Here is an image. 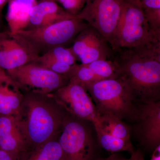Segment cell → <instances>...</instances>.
I'll return each mask as SVG.
<instances>
[{
    "instance_id": "obj_25",
    "label": "cell",
    "mask_w": 160,
    "mask_h": 160,
    "mask_svg": "<svg viewBox=\"0 0 160 160\" xmlns=\"http://www.w3.org/2000/svg\"><path fill=\"white\" fill-rule=\"evenodd\" d=\"M22 156L0 149V160H21Z\"/></svg>"
},
{
    "instance_id": "obj_3",
    "label": "cell",
    "mask_w": 160,
    "mask_h": 160,
    "mask_svg": "<svg viewBox=\"0 0 160 160\" xmlns=\"http://www.w3.org/2000/svg\"><path fill=\"white\" fill-rule=\"evenodd\" d=\"M99 114L113 115L120 119L138 118L140 109L122 78L97 81L85 86Z\"/></svg>"
},
{
    "instance_id": "obj_15",
    "label": "cell",
    "mask_w": 160,
    "mask_h": 160,
    "mask_svg": "<svg viewBox=\"0 0 160 160\" xmlns=\"http://www.w3.org/2000/svg\"><path fill=\"white\" fill-rule=\"evenodd\" d=\"M74 18L76 16L69 14L56 2L41 1L31 9L29 25L31 28L42 27Z\"/></svg>"
},
{
    "instance_id": "obj_5",
    "label": "cell",
    "mask_w": 160,
    "mask_h": 160,
    "mask_svg": "<svg viewBox=\"0 0 160 160\" xmlns=\"http://www.w3.org/2000/svg\"><path fill=\"white\" fill-rule=\"evenodd\" d=\"M89 26L83 20L74 18L49 26L28 28L16 34L26 40L40 56L53 48L70 42Z\"/></svg>"
},
{
    "instance_id": "obj_24",
    "label": "cell",
    "mask_w": 160,
    "mask_h": 160,
    "mask_svg": "<svg viewBox=\"0 0 160 160\" xmlns=\"http://www.w3.org/2000/svg\"><path fill=\"white\" fill-rule=\"evenodd\" d=\"M145 13L160 12V0H139Z\"/></svg>"
},
{
    "instance_id": "obj_12",
    "label": "cell",
    "mask_w": 160,
    "mask_h": 160,
    "mask_svg": "<svg viewBox=\"0 0 160 160\" xmlns=\"http://www.w3.org/2000/svg\"><path fill=\"white\" fill-rule=\"evenodd\" d=\"M0 149L21 155L29 151L18 116L0 115Z\"/></svg>"
},
{
    "instance_id": "obj_8",
    "label": "cell",
    "mask_w": 160,
    "mask_h": 160,
    "mask_svg": "<svg viewBox=\"0 0 160 160\" xmlns=\"http://www.w3.org/2000/svg\"><path fill=\"white\" fill-rule=\"evenodd\" d=\"M80 119L66 117L58 142L65 160H91L93 145L90 132Z\"/></svg>"
},
{
    "instance_id": "obj_13",
    "label": "cell",
    "mask_w": 160,
    "mask_h": 160,
    "mask_svg": "<svg viewBox=\"0 0 160 160\" xmlns=\"http://www.w3.org/2000/svg\"><path fill=\"white\" fill-rule=\"evenodd\" d=\"M24 97L16 83L0 67V115L18 116Z\"/></svg>"
},
{
    "instance_id": "obj_20",
    "label": "cell",
    "mask_w": 160,
    "mask_h": 160,
    "mask_svg": "<svg viewBox=\"0 0 160 160\" xmlns=\"http://www.w3.org/2000/svg\"><path fill=\"white\" fill-rule=\"evenodd\" d=\"M86 65L101 80L118 78L121 76L119 68L113 60H98Z\"/></svg>"
},
{
    "instance_id": "obj_4",
    "label": "cell",
    "mask_w": 160,
    "mask_h": 160,
    "mask_svg": "<svg viewBox=\"0 0 160 160\" xmlns=\"http://www.w3.org/2000/svg\"><path fill=\"white\" fill-rule=\"evenodd\" d=\"M160 42V35L150 29L139 0H123L112 49L139 48Z\"/></svg>"
},
{
    "instance_id": "obj_21",
    "label": "cell",
    "mask_w": 160,
    "mask_h": 160,
    "mask_svg": "<svg viewBox=\"0 0 160 160\" xmlns=\"http://www.w3.org/2000/svg\"><path fill=\"white\" fill-rule=\"evenodd\" d=\"M69 80L74 81L85 87L89 84L102 80L93 73L86 64H75L64 74Z\"/></svg>"
},
{
    "instance_id": "obj_22",
    "label": "cell",
    "mask_w": 160,
    "mask_h": 160,
    "mask_svg": "<svg viewBox=\"0 0 160 160\" xmlns=\"http://www.w3.org/2000/svg\"><path fill=\"white\" fill-rule=\"evenodd\" d=\"M44 54L59 62L68 64L70 66L75 64L77 60L71 48H65L63 46L55 47Z\"/></svg>"
},
{
    "instance_id": "obj_10",
    "label": "cell",
    "mask_w": 160,
    "mask_h": 160,
    "mask_svg": "<svg viewBox=\"0 0 160 160\" xmlns=\"http://www.w3.org/2000/svg\"><path fill=\"white\" fill-rule=\"evenodd\" d=\"M71 49L82 64L98 60H112L114 57V52L107 40L90 26L77 36Z\"/></svg>"
},
{
    "instance_id": "obj_7",
    "label": "cell",
    "mask_w": 160,
    "mask_h": 160,
    "mask_svg": "<svg viewBox=\"0 0 160 160\" xmlns=\"http://www.w3.org/2000/svg\"><path fill=\"white\" fill-rule=\"evenodd\" d=\"M123 0H86L85 6L76 15L96 29L112 49L119 21Z\"/></svg>"
},
{
    "instance_id": "obj_19",
    "label": "cell",
    "mask_w": 160,
    "mask_h": 160,
    "mask_svg": "<svg viewBox=\"0 0 160 160\" xmlns=\"http://www.w3.org/2000/svg\"><path fill=\"white\" fill-rule=\"evenodd\" d=\"M94 126L99 142L103 149L112 152L126 151L132 153L135 151L130 140L115 137L103 131L98 126Z\"/></svg>"
},
{
    "instance_id": "obj_2",
    "label": "cell",
    "mask_w": 160,
    "mask_h": 160,
    "mask_svg": "<svg viewBox=\"0 0 160 160\" xmlns=\"http://www.w3.org/2000/svg\"><path fill=\"white\" fill-rule=\"evenodd\" d=\"M63 110L52 93L25 96L18 117L29 151L58 138L66 118Z\"/></svg>"
},
{
    "instance_id": "obj_30",
    "label": "cell",
    "mask_w": 160,
    "mask_h": 160,
    "mask_svg": "<svg viewBox=\"0 0 160 160\" xmlns=\"http://www.w3.org/2000/svg\"><path fill=\"white\" fill-rule=\"evenodd\" d=\"M16 1L29 3V4H33V5H35L37 3L36 2V0H16Z\"/></svg>"
},
{
    "instance_id": "obj_31",
    "label": "cell",
    "mask_w": 160,
    "mask_h": 160,
    "mask_svg": "<svg viewBox=\"0 0 160 160\" xmlns=\"http://www.w3.org/2000/svg\"><path fill=\"white\" fill-rule=\"evenodd\" d=\"M41 1H52V2H54L57 3V0H42Z\"/></svg>"
},
{
    "instance_id": "obj_28",
    "label": "cell",
    "mask_w": 160,
    "mask_h": 160,
    "mask_svg": "<svg viewBox=\"0 0 160 160\" xmlns=\"http://www.w3.org/2000/svg\"><path fill=\"white\" fill-rule=\"evenodd\" d=\"M150 160H160V145L155 148Z\"/></svg>"
},
{
    "instance_id": "obj_6",
    "label": "cell",
    "mask_w": 160,
    "mask_h": 160,
    "mask_svg": "<svg viewBox=\"0 0 160 160\" xmlns=\"http://www.w3.org/2000/svg\"><path fill=\"white\" fill-rule=\"evenodd\" d=\"M22 91L42 95L51 94L65 86L69 79L31 62L6 71Z\"/></svg>"
},
{
    "instance_id": "obj_27",
    "label": "cell",
    "mask_w": 160,
    "mask_h": 160,
    "mask_svg": "<svg viewBox=\"0 0 160 160\" xmlns=\"http://www.w3.org/2000/svg\"><path fill=\"white\" fill-rule=\"evenodd\" d=\"M9 0H0V27L2 26L3 23L2 11L4 7L8 2Z\"/></svg>"
},
{
    "instance_id": "obj_17",
    "label": "cell",
    "mask_w": 160,
    "mask_h": 160,
    "mask_svg": "<svg viewBox=\"0 0 160 160\" xmlns=\"http://www.w3.org/2000/svg\"><path fill=\"white\" fill-rule=\"evenodd\" d=\"M58 138L27 152L21 160H65Z\"/></svg>"
},
{
    "instance_id": "obj_11",
    "label": "cell",
    "mask_w": 160,
    "mask_h": 160,
    "mask_svg": "<svg viewBox=\"0 0 160 160\" xmlns=\"http://www.w3.org/2000/svg\"><path fill=\"white\" fill-rule=\"evenodd\" d=\"M39 56L29 43L18 34L0 31V67L6 71L32 62Z\"/></svg>"
},
{
    "instance_id": "obj_14",
    "label": "cell",
    "mask_w": 160,
    "mask_h": 160,
    "mask_svg": "<svg viewBox=\"0 0 160 160\" xmlns=\"http://www.w3.org/2000/svg\"><path fill=\"white\" fill-rule=\"evenodd\" d=\"M138 118L141 121L140 129L143 141L155 148L160 143V101L144 104L140 109Z\"/></svg>"
},
{
    "instance_id": "obj_26",
    "label": "cell",
    "mask_w": 160,
    "mask_h": 160,
    "mask_svg": "<svg viewBox=\"0 0 160 160\" xmlns=\"http://www.w3.org/2000/svg\"><path fill=\"white\" fill-rule=\"evenodd\" d=\"M128 160H144V159L141 152L137 150L132 153L131 157Z\"/></svg>"
},
{
    "instance_id": "obj_23",
    "label": "cell",
    "mask_w": 160,
    "mask_h": 160,
    "mask_svg": "<svg viewBox=\"0 0 160 160\" xmlns=\"http://www.w3.org/2000/svg\"><path fill=\"white\" fill-rule=\"evenodd\" d=\"M86 0H57L66 12L72 15L76 16L85 6Z\"/></svg>"
},
{
    "instance_id": "obj_1",
    "label": "cell",
    "mask_w": 160,
    "mask_h": 160,
    "mask_svg": "<svg viewBox=\"0 0 160 160\" xmlns=\"http://www.w3.org/2000/svg\"><path fill=\"white\" fill-rule=\"evenodd\" d=\"M122 78L137 102L146 104L159 101L160 42L114 52Z\"/></svg>"
},
{
    "instance_id": "obj_18",
    "label": "cell",
    "mask_w": 160,
    "mask_h": 160,
    "mask_svg": "<svg viewBox=\"0 0 160 160\" xmlns=\"http://www.w3.org/2000/svg\"><path fill=\"white\" fill-rule=\"evenodd\" d=\"M93 126H98L103 131L115 137L130 140L129 127L122 120L113 115H101L98 122Z\"/></svg>"
},
{
    "instance_id": "obj_29",
    "label": "cell",
    "mask_w": 160,
    "mask_h": 160,
    "mask_svg": "<svg viewBox=\"0 0 160 160\" xmlns=\"http://www.w3.org/2000/svg\"><path fill=\"white\" fill-rule=\"evenodd\" d=\"M96 160H128V159L122 157L118 155L114 154L111 155L109 157L106 158L98 159Z\"/></svg>"
},
{
    "instance_id": "obj_16",
    "label": "cell",
    "mask_w": 160,
    "mask_h": 160,
    "mask_svg": "<svg viewBox=\"0 0 160 160\" xmlns=\"http://www.w3.org/2000/svg\"><path fill=\"white\" fill-rule=\"evenodd\" d=\"M35 5L9 0L6 19L10 32L16 34L21 30L27 29L29 25L31 9Z\"/></svg>"
},
{
    "instance_id": "obj_9",
    "label": "cell",
    "mask_w": 160,
    "mask_h": 160,
    "mask_svg": "<svg viewBox=\"0 0 160 160\" xmlns=\"http://www.w3.org/2000/svg\"><path fill=\"white\" fill-rule=\"evenodd\" d=\"M55 102L64 110L78 119L98 123L99 114L86 88L72 80L52 93Z\"/></svg>"
}]
</instances>
